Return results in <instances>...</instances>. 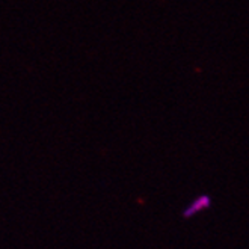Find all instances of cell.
Returning a JSON list of instances; mask_svg holds the SVG:
<instances>
[{
    "instance_id": "cell-1",
    "label": "cell",
    "mask_w": 249,
    "mask_h": 249,
    "mask_svg": "<svg viewBox=\"0 0 249 249\" xmlns=\"http://www.w3.org/2000/svg\"><path fill=\"white\" fill-rule=\"evenodd\" d=\"M209 204H210V198H209V196H199V198H196V199L183 212V216H184V217H192L194 214H196V213H199L201 210H204L206 207H209Z\"/></svg>"
}]
</instances>
